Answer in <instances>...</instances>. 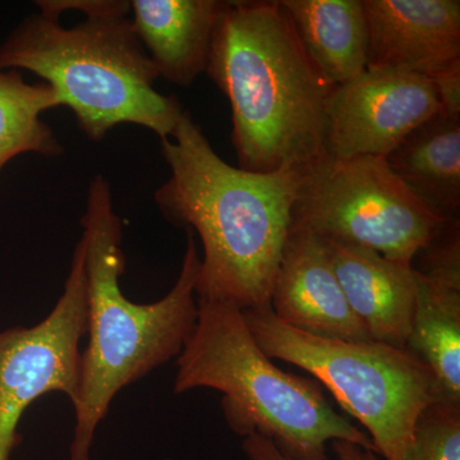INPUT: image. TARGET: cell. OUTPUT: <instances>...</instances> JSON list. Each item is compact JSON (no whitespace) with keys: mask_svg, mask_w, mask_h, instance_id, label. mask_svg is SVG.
<instances>
[{"mask_svg":"<svg viewBox=\"0 0 460 460\" xmlns=\"http://www.w3.org/2000/svg\"><path fill=\"white\" fill-rule=\"evenodd\" d=\"M302 47L332 86L367 69L368 26L362 0H279Z\"/></svg>","mask_w":460,"mask_h":460,"instance_id":"5bb4252c","label":"cell"},{"mask_svg":"<svg viewBox=\"0 0 460 460\" xmlns=\"http://www.w3.org/2000/svg\"><path fill=\"white\" fill-rule=\"evenodd\" d=\"M416 271L407 349L434 372L445 401L460 404V271Z\"/></svg>","mask_w":460,"mask_h":460,"instance_id":"2e32d148","label":"cell"},{"mask_svg":"<svg viewBox=\"0 0 460 460\" xmlns=\"http://www.w3.org/2000/svg\"><path fill=\"white\" fill-rule=\"evenodd\" d=\"M325 242L345 299L371 341L407 348L417 301L413 265L368 248Z\"/></svg>","mask_w":460,"mask_h":460,"instance_id":"7c38bea8","label":"cell"},{"mask_svg":"<svg viewBox=\"0 0 460 460\" xmlns=\"http://www.w3.org/2000/svg\"><path fill=\"white\" fill-rule=\"evenodd\" d=\"M199 387L222 393L235 434L262 436L288 459L330 460L334 440L377 453L370 436L332 407L317 381L272 363L235 305L199 301L198 321L178 357L174 393Z\"/></svg>","mask_w":460,"mask_h":460,"instance_id":"5b68a950","label":"cell"},{"mask_svg":"<svg viewBox=\"0 0 460 460\" xmlns=\"http://www.w3.org/2000/svg\"><path fill=\"white\" fill-rule=\"evenodd\" d=\"M440 111L434 86L425 75L366 69L330 93L325 155L386 157Z\"/></svg>","mask_w":460,"mask_h":460,"instance_id":"9c48e42d","label":"cell"},{"mask_svg":"<svg viewBox=\"0 0 460 460\" xmlns=\"http://www.w3.org/2000/svg\"><path fill=\"white\" fill-rule=\"evenodd\" d=\"M434 86L441 111L460 117V59L429 75Z\"/></svg>","mask_w":460,"mask_h":460,"instance_id":"ffe728a7","label":"cell"},{"mask_svg":"<svg viewBox=\"0 0 460 460\" xmlns=\"http://www.w3.org/2000/svg\"><path fill=\"white\" fill-rule=\"evenodd\" d=\"M81 224L89 343L81 361L69 460H90L99 423L120 390L180 357L199 317L195 296L201 268L195 233L187 229L183 263L171 292L154 304H135L120 289L126 269L122 222L102 174L91 181Z\"/></svg>","mask_w":460,"mask_h":460,"instance_id":"277c9868","label":"cell"},{"mask_svg":"<svg viewBox=\"0 0 460 460\" xmlns=\"http://www.w3.org/2000/svg\"><path fill=\"white\" fill-rule=\"evenodd\" d=\"M330 447L337 456V460H384L377 453L350 441L334 440L330 443ZM242 449L248 460H290L271 441L257 434L246 436Z\"/></svg>","mask_w":460,"mask_h":460,"instance_id":"d6986e66","label":"cell"},{"mask_svg":"<svg viewBox=\"0 0 460 460\" xmlns=\"http://www.w3.org/2000/svg\"><path fill=\"white\" fill-rule=\"evenodd\" d=\"M222 0H133V25L159 77L190 87L205 74Z\"/></svg>","mask_w":460,"mask_h":460,"instance_id":"4fadbf2b","label":"cell"},{"mask_svg":"<svg viewBox=\"0 0 460 460\" xmlns=\"http://www.w3.org/2000/svg\"><path fill=\"white\" fill-rule=\"evenodd\" d=\"M270 307L281 323L314 337L371 341L345 299L325 239L304 226L290 228Z\"/></svg>","mask_w":460,"mask_h":460,"instance_id":"30bf717a","label":"cell"},{"mask_svg":"<svg viewBox=\"0 0 460 460\" xmlns=\"http://www.w3.org/2000/svg\"><path fill=\"white\" fill-rule=\"evenodd\" d=\"M405 460H460V404H429L414 425Z\"/></svg>","mask_w":460,"mask_h":460,"instance_id":"ac0fdd59","label":"cell"},{"mask_svg":"<svg viewBox=\"0 0 460 460\" xmlns=\"http://www.w3.org/2000/svg\"><path fill=\"white\" fill-rule=\"evenodd\" d=\"M0 45V69H26L56 91L81 131L102 141L119 124L171 138L184 111L155 89V66L126 0H41Z\"/></svg>","mask_w":460,"mask_h":460,"instance_id":"7a4b0ae2","label":"cell"},{"mask_svg":"<svg viewBox=\"0 0 460 460\" xmlns=\"http://www.w3.org/2000/svg\"><path fill=\"white\" fill-rule=\"evenodd\" d=\"M242 313L262 352L317 378L384 460H405L420 414L445 401L434 372L407 348L314 337L281 323L270 305Z\"/></svg>","mask_w":460,"mask_h":460,"instance_id":"8992f818","label":"cell"},{"mask_svg":"<svg viewBox=\"0 0 460 460\" xmlns=\"http://www.w3.org/2000/svg\"><path fill=\"white\" fill-rule=\"evenodd\" d=\"M84 244L72 256L65 290L56 307L32 328L0 332V460L11 459L20 440L18 423L41 396L62 393L77 402L81 383L80 343L87 334Z\"/></svg>","mask_w":460,"mask_h":460,"instance_id":"ba28073f","label":"cell"},{"mask_svg":"<svg viewBox=\"0 0 460 460\" xmlns=\"http://www.w3.org/2000/svg\"><path fill=\"white\" fill-rule=\"evenodd\" d=\"M57 108L59 99L49 84H29L17 69H0V172L22 154L62 155L65 148L41 119Z\"/></svg>","mask_w":460,"mask_h":460,"instance_id":"e0dca14e","label":"cell"},{"mask_svg":"<svg viewBox=\"0 0 460 460\" xmlns=\"http://www.w3.org/2000/svg\"><path fill=\"white\" fill-rule=\"evenodd\" d=\"M367 69L429 77L460 59L459 0H362Z\"/></svg>","mask_w":460,"mask_h":460,"instance_id":"8fae6325","label":"cell"},{"mask_svg":"<svg viewBox=\"0 0 460 460\" xmlns=\"http://www.w3.org/2000/svg\"><path fill=\"white\" fill-rule=\"evenodd\" d=\"M162 151L171 178L154 199L169 223L201 239L199 301L242 311L270 305L302 172H253L229 165L186 109L171 138L162 140Z\"/></svg>","mask_w":460,"mask_h":460,"instance_id":"6da1fadb","label":"cell"},{"mask_svg":"<svg viewBox=\"0 0 460 460\" xmlns=\"http://www.w3.org/2000/svg\"><path fill=\"white\" fill-rule=\"evenodd\" d=\"M417 198L444 219L460 213V117L440 111L385 157Z\"/></svg>","mask_w":460,"mask_h":460,"instance_id":"9a60e30c","label":"cell"},{"mask_svg":"<svg viewBox=\"0 0 460 460\" xmlns=\"http://www.w3.org/2000/svg\"><path fill=\"white\" fill-rule=\"evenodd\" d=\"M205 74L229 100L238 168L304 172L325 156L334 86L305 54L280 2H226Z\"/></svg>","mask_w":460,"mask_h":460,"instance_id":"3957f363","label":"cell"},{"mask_svg":"<svg viewBox=\"0 0 460 460\" xmlns=\"http://www.w3.org/2000/svg\"><path fill=\"white\" fill-rule=\"evenodd\" d=\"M447 222L396 177L385 157L325 155L302 172L292 226L413 265Z\"/></svg>","mask_w":460,"mask_h":460,"instance_id":"52a82bcc","label":"cell"}]
</instances>
